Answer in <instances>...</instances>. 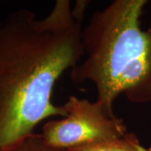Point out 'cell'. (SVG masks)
Returning a JSON list of instances; mask_svg holds the SVG:
<instances>
[{"mask_svg":"<svg viewBox=\"0 0 151 151\" xmlns=\"http://www.w3.org/2000/svg\"><path fill=\"white\" fill-rule=\"evenodd\" d=\"M87 1L57 0L37 19L17 9L0 20V151L26 137L43 120L66 112L52 102L56 81L84 56L82 20Z\"/></svg>","mask_w":151,"mask_h":151,"instance_id":"6da1fadb","label":"cell"},{"mask_svg":"<svg viewBox=\"0 0 151 151\" xmlns=\"http://www.w3.org/2000/svg\"><path fill=\"white\" fill-rule=\"evenodd\" d=\"M146 0H115L93 13L81 31L84 56L70 71L76 83L89 81L110 117L124 94L135 104L151 103V23L142 27Z\"/></svg>","mask_w":151,"mask_h":151,"instance_id":"7a4b0ae2","label":"cell"},{"mask_svg":"<svg viewBox=\"0 0 151 151\" xmlns=\"http://www.w3.org/2000/svg\"><path fill=\"white\" fill-rule=\"evenodd\" d=\"M66 116L44 124L40 136L53 148L68 150L123 137L128 133L124 119L110 117L98 101L70 96L63 105Z\"/></svg>","mask_w":151,"mask_h":151,"instance_id":"3957f363","label":"cell"},{"mask_svg":"<svg viewBox=\"0 0 151 151\" xmlns=\"http://www.w3.org/2000/svg\"><path fill=\"white\" fill-rule=\"evenodd\" d=\"M67 151H151V146H144L136 134L128 132L120 138L76 147Z\"/></svg>","mask_w":151,"mask_h":151,"instance_id":"277c9868","label":"cell"},{"mask_svg":"<svg viewBox=\"0 0 151 151\" xmlns=\"http://www.w3.org/2000/svg\"><path fill=\"white\" fill-rule=\"evenodd\" d=\"M6 151H67L49 146L40 134H32Z\"/></svg>","mask_w":151,"mask_h":151,"instance_id":"5b68a950","label":"cell"}]
</instances>
